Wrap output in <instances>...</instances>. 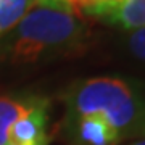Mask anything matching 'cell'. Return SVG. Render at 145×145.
I'll list each match as a JSON object with an SVG mask.
<instances>
[{"label": "cell", "mask_w": 145, "mask_h": 145, "mask_svg": "<svg viewBox=\"0 0 145 145\" xmlns=\"http://www.w3.org/2000/svg\"><path fill=\"white\" fill-rule=\"evenodd\" d=\"M90 29L84 20L52 7L34 5L0 39V57L13 66L42 65L86 50Z\"/></svg>", "instance_id": "obj_1"}, {"label": "cell", "mask_w": 145, "mask_h": 145, "mask_svg": "<svg viewBox=\"0 0 145 145\" xmlns=\"http://www.w3.org/2000/svg\"><path fill=\"white\" fill-rule=\"evenodd\" d=\"M65 119L95 114L111 124L121 142L135 139L145 114V100L134 82L118 76H97L72 82L63 93Z\"/></svg>", "instance_id": "obj_2"}, {"label": "cell", "mask_w": 145, "mask_h": 145, "mask_svg": "<svg viewBox=\"0 0 145 145\" xmlns=\"http://www.w3.org/2000/svg\"><path fill=\"white\" fill-rule=\"evenodd\" d=\"M65 127L74 145H119L121 137L103 118L87 114L65 119Z\"/></svg>", "instance_id": "obj_3"}, {"label": "cell", "mask_w": 145, "mask_h": 145, "mask_svg": "<svg viewBox=\"0 0 145 145\" xmlns=\"http://www.w3.org/2000/svg\"><path fill=\"white\" fill-rule=\"evenodd\" d=\"M48 111L50 100L23 114L11 126L8 145H48Z\"/></svg>", "instance_id": "obj_4"}, {"label": "cell", "mask_w": 145, "mask_h": 145, "mask_svg": "<svg viewBox=\"0 0 145 145\" xmlns=\"http://www.w3.org/2000/svg\"><path fill=\"white\" fill-rule=\"evenodd\" d=\"M45 95L40 93H10V95H0V145H8L11 126L26 114L27 111L34 110L36 106L45 103Z\"/></svg>", "instance_id": "obj_5"}, {"label": "cell", "mask_w": 145, "mask_h": 145, "mask_svg": "<svg viewBox=\"0 0 145 145\" xmlns=\"http://www.w3.org/2000/svg\"><path fill=\"white\" fill-rule=\"evenodd\" d=\"M124 0H40L36 5L52 7L68 11L86 21V18L110 23Z\"/></svg>", "instance_id": "obj_6"}, {"label": "cell", "mask_w": 145, "mask_h": 145, "mask_svg": "<svg viewBox=\"0 0 145 145\" xmlns=\"http://www.w3.org/2000/svg\"><path fill=\"white\" fill-rule=\"evenodd\" d=\"M110 23L131 32L145 27V0H124Z\"/></svg>", "instance_id": "obj_7"}, {"label": "cell", "mask_w": 145, "mask_h": 145, "mask_svg": "<svg viewBox=\"0 0 145 145\" xmlns=\"http://www.w3.org/2000/svg\"><path fill=\"white\" fill-rule=\"evenodd\" d=\"M36 5V0H0V39Z\"/></svg>", "instance_id": "obj_8"}, {"label": "cell", "mask_w": 145, "mask_h": 145, "mask_svg": "<svg viewBox=\"0 0 145 145\" xmlns=\"http://www.w3.org/2000/svg\"><path fill=\"white\" fill-rule=\"evenodd\" d=\"M127 48L135 58L145 61V27L131 32L127 37Z\"/></svg>", "instance_id": "obj_9"}, {"label": "cell", "mask_w": 145, "mask_h": 145, "mask_svg": "<svg viewBox=\"0 0 145 145\" xmlns=\"http://www.w3.org/2000/svg\"><path fill=\"white\" fill-rule=\"evenodd\" d=\"M135 137H139V139H144V137H145V114H144V119H142V123H140L139 131H137Z\"/></svg>", "instance_id": "obj_10"}, {"label": "cell", "mask_w": 145, "mask_h": 145, "mask_svg": "<svg viewBox=\"0 0 145 145\" xmlns=\"http://www.w3.org/2000/svg\"><path fill=\"white\" fill-rule=\"evenodd\" d=\"M119 145H145V137L144 139H137L134 142H129V144H119Z\"/></svg>", "instance_id": "obj_11"}, {"label": "cell", "mask_w": 145, "mask_h": 145, "mask_svg": "<svg viewBox=\"0 0 145 145\" xmlns=\"http://www.w3.org/2000/svg\"><path fill=\"white\" fill-rule=\"evenodd\" d=\"M37 2H40V0H36V3H37Z\"/></svg>", "instance_id": "obj_12"}]
</instances>
